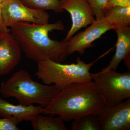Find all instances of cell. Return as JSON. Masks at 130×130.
Instances as JSON below:
<instances>
[{
    "instance_id": "1",
    "label": "cell",
    "mask_w": 130,
    "mask_h": 130,
    "mask_svg": "<svg viewBox=\"0 0 130 130\" xmlns=\"http://www.w3.org/2000/svg\"><path fill=\"white\" fill-rule=\"evenodd\" d=\"M11 28L10 32L21 50L26 57L37 63L48 60L62 63L70 55L68 41H58L49 37V33L53 31L65 30L62 21L43 25L20 22Z\"/></svg>"
},
{
    "instance_id": "2",
    "label": "cell",
    "mask_w": 130,
    "mask_h": 130,
    "mask_svg": "<svg viewBox=\"0 0 130 130\" xmlns=\"http://www.w3.org/2000/svg\"><path fill=\"white\" fill-rule=\"evenodd\" d=\"M94 81L72 84L61 90L42 113L58 115L69 122L89 114L97 115L105 107Z\"/></svg>"
},
{
    "instance_id": "3",
    "label": "cell",
    "mask_w": 130,
    "mask_h": 130,
    "mask_svg": "<svg viewBox=\"0 0 130 130\" xmlns=\"http://www.w3.org/2000/svg\"><path fill=\"white\" fill-rule=\"evenodd\" d=\"M61 90L55 85L42 84L34 81L28 72L21 70L2 83L0 94L5 98H13L24 106L37 104L45 107Z\"/></svg>"
},
{
    "instance_id": "4",
    "label": "cell",
    "mask_w": 130,
    "mask_h": 130,
    "mask_svg": "<svg viewBox=\"0 0 130 130\" xmlns=\"http://www.w3.org/2000/svg\"><path fill=\"white\" fill-rule=\"evenodd\" d=\"M112 50L113 48H110L89 63H85L79 57L77 58L76 63L71 64H63L49 60L42 61L37 63V70L35 75L44 84H53L61 90L72 84L91 82V68Z\"/></svg>"
},
{
    "instance_id": "5",
    "label": "cell",
    "mask_w": 130,
    "mask_h": 130,
    "mask_svg": "<svg viewBox=\"0 0 130 130\" xmlns=\"http://www.w3.org/2000/svg\"><path fill=\"white\" fill-rule=\"evenodd\" d=\"M91 76L106 106L117 105L130 98V71L120 73L105 68Z\"/></svg>"
},
{
    "instance_id": "6",
    "label": "cell",
    "mask_w": 130,
    "mask_h": 130,
    "mask_svg": "<svg viewBox=\"0 0 130 130\" xmlns=\"http://www.w3.org/2000/svg\"><path fill=\"white\" fill-rule=\"evenodd\" d=\"M1 4L3 22L7 28L20 22L38 25L48 23L50 15L46 11L28 7L20 0H4Z\"/></svg>"
},
{
    "instance_id": "7",
    "label": "cell",
    "mask_w": 130,
    "mask_h": 130,
    "mask_svg": "<svg viewBox=\"0 0 130 130\" xmlns=\"http://www.w3.org/2000/svg\"><path fill=\"white\" fill-rule=\"evenodd\" d=\"M101 130L130 129V98L102 108L97 115Z\"/></svg>"
},
{
    "instance_id": "8",
    "label": "cell",
    "mask_w": 130,
    "mask_h": 130,
    "mask_svg": "<svg viewBox=\"0 0 130 130\" xmlns=\"http://www.w3.org/2000/svg\"><path fill=\"white\" fill-rule=\"evenodd\" d=\"M61 7L71 15L72 25L64 40L68 41L81 28L95 21L94 14L87 0H60Z\"/></svg>"
},
{
    "instance_id": "9",
    "label": "cell",
    "mask_w": 130,
    "mask_h": 130,
    "mask_svg": "<svg viewBox=\"0 0 130 130\" xmlns=\"http://www.w3.org/2000/svg\"><path fill=\"white\" fill-rule=\"evenodd\" d=\"M113 27L105 18L96 20L84 31L73 36L68 41V52L71 54L77 52L84 54L86 49L92 47V43Z\"/></svg>"
},
{
    "instance_id": "10",
    "label": "cell",
    "mask_w": 130,
    "mask_h": 130,
    "mask_svg": "<svg viewBox=\"0 0 130 130\" xmlns=\"http://www.w3.org/2000/svg\"><path fill=\"white\" fill-rule=\"evenodd\" d=\"M21 58V47L10 31L0 32V76L10 73Z\"/></svg>"
},
{
    "instance_id": "11",
    "label": "cell",
    "mask_w": 130,
    "mask_h": 130,
    "mask_svg": "<svg viewBox=\"0 0 130 130\" xmlns=\"http://www.w3.org/2000/svg\"><path fill=\"white\" fill-rule=\"evenodd\" d=\"M43 109L40 105H13L0 96V116L2 118H15L21 121H30L35 116L42 113Z\"/></svg>"
},
{
    "instance_id": "12",
    "label": "cell",
    "mask_w": 130,
    "mask_h": 130,
    "mask_svg": "<svg viewBox=\"0 0 130 130\" xmlns=\"http://www.w3.org/2000/svg\"><path fill=\"white\" fill-rule=\"evenodd\" d=\"M118 39L115 54L106 68L116 71L120 62L130 54V28L128 26H119L114 28Z\"/></svg>"
},
{
    "instance_id": "13",
    "label": "cell",
    "mask_w": 130,
    "mask_h": 130,
    "mask_svg": "<svg viewBox=\"0 0 130 130\" xmlns=\"http://www.w3.org/2000/svg\"><path fill=\"white\" fill-rule=\"evenodd\" d=\"M104 18L115 27L130 25V6H115L107 9Z\"/></svg>"
},
{
    "instance_id": "14",
    "label": "cell",
    "mask_w": 130,
    "mask_h": 130,
    "mask_svg": "<svg viewBox=\"0 0 130 130\" xmlns=\"http://www.w3.org/2000/svg\"><path fill=\"white\" fill-rule=\"evenodd\" d=\"M35 116L31 120L32 129L34 130H68L60 116L53 118L50 116Z\"/></svg>"
},
{
    "instance_id": "15",
    "label": "cell",
    "mask_w": 130,
    "mask_h": 130,
    "mask_svg": "<svg viewBox=\"0 0 130 130\" xmlns=\"http://www.w3.org/2000/svg\"><path fill=\"white\" fill-rule=\"evenodd\" d=\"M71 130H101V125L97 115L89 114L73 120Z\"/></svg>"
},
{
    "instance_id": "16",
    "label": "cell",
    "mask_w": 130,
    "mask_h": 130,
    "mask_svg": "<svg viewBox=\"0 0 130 130\" xmlns=\"http://www.w3.org/2000/svg\"><path fill=\"white\" fill-rule=\"evenodd\" d=\"M24 5L32 9L51 10L56 13L63 12L60 0H20Z\"/></svg>"
},
{
    "instance_id": "17",
    "label": "cell",
    "mask_w": 130,
    "mask_h": 130,
    "mask_svg": "<svg viewBox=\"0 0 130 130\" xmlns=\"http://www.w3.org/2000/svg\"><path fill=\"white\" fill-rule=\"evenodd\" d=\"M95 17L96 20L104 19L106 11L107 0H87Z\"/></svg>"
},
{
    "instance_id": "18",
    "label": "cell",
    "mask_w": 130,
    "mask_h": 130,
    "mask_svg": "<svg viewBox=\"0 0 130 130\" xmlns=\"http://www.w3.org/2000/svg\"><path fill=\"white\" fill-rule=\"evenodd\" d=\"M21 122L19 119L15 118L0 119V130H21L17 126Z\"/></svg>"
},
{
    "instance_id": "19",
    "label": "cell",
    "mask_w": 130,
    "mask_h": 130,
    "mask_svg": "<svg viewBox=\"0 0 130 130\" xmlns=\"http://www.w3.org/2000/svg\"><path fill=\"white\" fill-rule=\"evenodd\" d=\"M115 6H130V0H107L106 11Z\"/></svg>"
},
{
    "instance_id": "20",
    "label": "cell",
    "mask_w": 130,
    "mask_h": 130,
    "mask_svg": "<svg viewBox=\"0 0 130 130\" xmlns=\"http://www.w3.org/2000/svg\"><path fill=\"white\" fill-rule=\"evenodd\" d=\"M1 3H0V32L10 31V30L7 27H6L4 24L2 12Z\"/></svg>"
},
{
    "instance_id": "21",
    "label": "cell",
    "mask_w": 130,
    "mask_h": 130,
    "mask_svg": "<svg viewBox=\"0 0 130 130\" xmlns=\"http://www.w3.org/2000/svg\"><path fill=\"white\" fill-rule=\"evenodd\" d=\"M124 61L125 63L126 66L128 68V70L129 71H130V56H128V57L124 59Z\"/></svg>"
},
{
    "instance_id": "22",
    "label": "cell",
    "mask_w": 130,
    "mask_h": 130,
    "mask_svg": "<svg viewBox=\"0 0 130 130\" xmlns=\"http://www.w3.org/2000/svg\"><path fill=\"white\" fill-rule=\"evenodd\" d=\"M4 1V0H0V3H2Z\"/></svg>"
}]
</instances>
